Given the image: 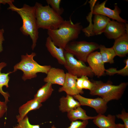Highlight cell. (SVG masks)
I'll return each mask as SVG.
<instances>
[{"instance_id": "obj_28", "label": "cell", "mask_w": 128, "mask_h": 128, "mask_svg": "<svg viewBox=\"0 0 128 128\" xmlns=\"http://www.w3.org/2000/svg\"><path fill=\"white\" fill-rule=\"evenodd\" d=\"M116 116L117 118L123 120L125 128H128V113L124 109H123L121 114L117 115Z\"/></svg>"}, {"instance_id": "obj_1", "label": "cell", "mask_w": 128, "mask_h": 128, "mask_svg": "<svg viewBox=\"0 0 128 128\" xmlns=\"http://www.w3.org/2000/svg\"><path fill=\"white\" fill-rule=\"evenodd\" d=\"M83 28L80 23H74L70 19L64 20L58 29L47 30V33L55 46L64 49L69 43L78 38Z\"/></svg>"}, {"instance_id": "obj_34", "label": "cell", "mask_w": 128, "mask_h": 128, "mask_svg": "<svg viewBox=\"0 0 128 128\" xmlns=\"http://www.w3.org/2000/svg\"><path fill=\"white\" fill-rule=\"evenodd\" d=\"M116 128H125L124 124L119 123L117 124Z\"/></svg>"}, {"instance_id": "obj_4", "label": "cell", "mask_w": 128, "mask_h": 128, "mask_svg": "<svg viewBox=\"0 0 128 128\" xmlns=\"http://www.w3.org/2000/svg\"><path fill=\"white\" fill-rule=\"evenodd\" d=\"M92 82L93 86L90 91V94L100 96L107 103L112 100L120 99L128 84V82H124L118 85H114L110 81L106 82L101 81Z\"/></svg>"}, {"instance_id": "obj_10", "label": "cell", "mask_w": 128, "mask_h": 128, "mask_svg": "<svg viewBox=\"0 0 128 128\" xmlns=\"http://www.w3.org/2000/svg\"><path fill=\"white\" fill-rule=\"evenodd\" d=\"M73 96L75 99L78 101L81 106H87L93 108L98 114H103L107 111V103L101 97L88 98L80 94Z\"/></svg>"}, {"instance_id": "obj_12", "label": "cell", "mask_w": 128, "mask_h": 128, "mask_svg": "<svg viewBox=\"0 0 128 128\" xmlns=\"http://www.w3.org/2000/svg\"><path fill=\"white\" fill-rule=\"evenodd\" d=\"M87 62L94 75L99 77L104 75L105 69L100 52L91 53L88 57Z\"/></svg>"}, {"instance_id": "obj_19", "label": "cell", "mask_w": 128, "mask_h": 128, "mask_svg": "<svg viewBox=\"0 0 128 128\" xmlns=\"http://www.w3.org/2000/svg\"><path fill=\"white\" fill-rule=\"evenodd\" d=\"M42 105L41 103L34 98L28 101L19 108V114L16 116L17 121L23 119L30 111L38 109Z\"/></svg>"}, {"instance_id": "obj_25", "label": "cell", "mask_w": 128, "mask_h": 128, "mask_svg": "<svg viewBox=\"0 0 128 128\" xmlns=\"http://www.w3.org/2000/svg\"><path fill=\"white\" fill-rule=\"evenodd\" d=\"M18 124L13 128H40L38 125H32L30 123L28 116H26L22 119L17 121Z\"/></svg>"}, {"instance_id": "obj_35", "label": "cell", "mask_w": 128, "mask_h": 128, "mask_svg": "<svg viewBox=\"0 0 128 128\" xmlns=\"http://www.w3.org/2000/svg\"><path fill=\"white\" fill-rule=\"evenodd\" d=\"M51 128H56L54 125H53L51 127Z\"/></svg>"}, {"instance_id": "obj_15", "label": "cell", "mask_w": 128, "mask_h": 128, "mask_svg": "<svg viewBox=\"0 0 128 128\" xmlns=\"http://www.w3.org/2000/svg\"><path fill=\"white\" fill-rule=\"evenodd\" d=\"M112 47L116 56L120 57L126 56L128 53V32L115 40Z\"/></svg>"}, {"instance_id": "obj_33", "label": "cell", "mask_w": 128, "mask_h": 128, "mask_svg": "<svg viewBox=\"0 0 128 128\" xmlns=\"http://www.w3.org/2000/svg\"><path fill=\"white\" fill-rule=\"evenodd\" d=\"M14 0H0V3H2L4 5L7 3L9 4L11 2H13Z\"/></svg>"}, {"instance_id": "obj_6", "label": "cell", "mask_w": 128, "mask_h": 128, "mask_svg": "<svg viewBox=\"0 0 128 128\" xmlns=\"http://www.w3.org/2000/svg\"><path fill=\"white\" fill-rule=\"evenodd\" d=\"M99 45L95 42L85 41H73L69 43L65 50L75 56L78 60L84 63L87 62L89 55L96 50L99 49Z\"/></svg>"}, {"instance_id": "obj_9", "label": "cell", "mask_w": 128, "mask_h": 128, "mask_svg": "<svg viewBox=\"0 0 128 128\" xmlns=\"http://www.w3.org/2000/svg\"><path fill=\"white\" fill-rule=\"evenodd\" d=\"M107 1V0L105 1L101 4L97 3L92 9V14L94 15H101L111 18L112 20H116L119 22L127 23V20L120 17L119 14L121 10L118 6L115 5L114 9L113 10L106 7L105 5Z\"/></svg>"}, {"instance_id": "obj_22", "label": "cell", "mask_w": 128, "mask_h": 128, "mask_svg": "<svg viewBox=\"0 0 128 128\" xmlns=\"http://www.w3.org/2000/svg\"><path fill=\"white\" fill-rule=\"evenodd\" d=\"M67 116L71 122L80 119L83 120L93 119L94 117L90 116L87 115L86 111L80 106L78 107L67 112Z\"/></svg>"}, {"instance_id": "obj_5", "label": "cell", "mask_w": 128, "mask_h": 128, "mask_svg": "<svg viewBox=\"0 0 128 128\" xmlns=\"http://www.w3.org/2000/svg\"><path fill=\"white\" fill-rule=\"evenodd\" d=\"M36 55V54L34 52H32L30 55L26 53L25 55H22L21 61L14 66L13 72L18 70L22 71L23 74L22 79L24 81L36 78L37 73H38L47 74L51 68V66L41 65L39 64L33 59Z\"/></svg>"}, {"instance_id": "obj_31", "label": "cell", "mask_w": 128, "mask_h": 128, "mask_svg": "<svg viewBox=\"0 0 128 128\" xmlns=\"http://www.w3.org/2000/svg\"><path fill=\"white\" fill-rule=\"evenodd\" d=\"M85 76H83L77 78L76 80V85L78 88L81 90H83L82 84Z\"/></svg>"}, {"instance_id": "obj_32", "label": "cell", "mask_w": 128, "mask_h": 128, "mask_svg": "<svg viewBox=\"0 0 128 128\" xmlns=\"http://www.w3.org/2000/svg\"><path fill=\"white\" fill-rule=\"evenodd\" d=\"M4 31L3 28L0 30V52H1L3 50V48L2 46L3 42L4 41L3 34Z\"/></svg>"}, {"instance_id": "obj_36", "label": "cell", "mask_w": 128, "mask_h": 128, "mask_svg": "<svg viewBox=\"0 0 128 128\" xmlns=\"http://www.w3.org/2000/svg\"></svg>"}, {"instance_id": "obj_21", "label": "cell", "mask_w": 128, "mask_h": 128, "mask_svg": "<svg viewBox=\"0 0 128 128\" xmlns=\"http://www.w3.org/2000/svg\"><path fill=\"white\" fill-rule=\"evenodd\" d=\"M52 85L50 82L46 83L37 91L34 98L41 103L46 101L50 97L54 91Z\"/></svg>"}, {"instance_id": "obj_30", "label": "cell", "mask_w": 128, "mask_h": 128, "mask_svg": "<svg viewBox=\"0 0 128 128\" xmlns=\"http://www.w3.org/2000/svg\"><path fill=\"white\" fill-rule=\"evenodd\" d=\"M7 103L5 101L0 100V118H2L6 112L7 110Z\"/></svg>"}, {"instance_id": "obj_20", "label": "cell", "mask_w": 128, "mask_h": 128, "mask_svg": "<svg viewBox=\"0 0 128 128\" xmlns=\"http://www.w3.org/2000/svg\"><path fill=\"white\" fill-rule=\"evenodd\" d=\"M7 64L4 62L0 63V93L4 97L5 102L6 103L9 101V98L10 97L9 93L4 92L2 89V87L5 86L6 88L9 87L8 83L10 77L9 75L13 73V72H10L6 73H1V70L3 68L7 66Z\"/></svg>"}, {"instance_id": "obj_2", "label": "cell", "mask_w": 128, "mask_h": 128, "mask_svg": "<svg viewBox=\"0 0 128 128\" xmlns=\"http://www.w3.org/2000/svg\"><path fill=\"white\" fill-rule=\"evenodd\" d=\"M9 5L8 9L16 12L21 17L23 24L20 30L23 35L30 36L32 41L31 48L33 50L39 37L38 28L34 6L24 4L22 7L19 8L15 6L13 3Z\"/></svg>"}, {"instance_id": "obj_29", "label": "cell", "mask_w": 128, "mask_h": 128, "mask_svg": "<svg viewBox=\"0 0 128 128\" xmlns=\"http://www.w3.org/2000/svg\"><path fill=\"white\" fill-rule=\"evenodd\" d=\"M93 86V83L90 81L88 77L85 76L82 84V89H88L90 91Z\"/></svg>"}, {"instance_id": "obj_23", "label": "cell", "mask_w": 128, "mask_h": 128, "mask_svg": "<svg viewBox=\"0 0 128 128\" xmlns=\"http://www.w3.org/2000/svg\"><path fill=\"white\" fill-rule=\"evenodd\" d=\"M99 49L104 63H108L113 64L114 63V58L116 55L112 47L107 48L104 45H99Z\"/></svg>"}, {"instance_id": "obj_8", "label": "cell", "mask_w": 128, "mask_h": 128, "mask_svg": "<svg viewBox=\"0 0 128 128\" xmlns=\"http://www.w3.org/2000/svg\"><path fill=\"white\" fill-rule=\"evenodd\" d=\"M110 20V18L106 16L100 14L95 15L93 24L90 23L88 27L83 28L82 31L87 37L101 34L104 32Z\"/></svg>"}, {"instance_id": "obj_3", "label": "cell", "mask_w": 128, "mask_h": 128, "mask_svg": "<svg viewBox=\"0 0 128 128\" xmlns=\"http://www.w3.org/2000/svg\"><path fill=\"white\" fill-rule=\"evenodd\" d=\"M38 29L55 30L58 28L64 20L48 5L43 6L36 2L34 6Z\"/></svg>"}, {"instance_id": "obj_27", "label": "cell", "mask_w": 128, "mask_h": 128, "mask_svg": "<svg viewBox=\"0 0 128 128\" xmlns=\"http://www.w3.org/2000/svg\"><path fill=\"white\" fill-rule=\"evenodd\" d=\"M88 123L87 120L82 121L76 120L72 121L70 126L65 128H86Z\"/></svg>"}, {"instance_id": "obj_17", "label": "cell", "mask_w": 128, "mask_h": 128, "mask_svg": "<svg viewBox=\"0 0 128 128\" xmlns=\"http://www.w3.org/2000/svg\"><path fill=\"white\" fill-rule=\"evenodd\" d=\"M116 116L109 114L107 116L99 114L94 116L93 122L99 128H116Z\"/></svg>"}, {"instance_id": "obj_11", "label": "cell", "mask_w": 128, "mask_h": 128, "mask_svg": "<svg viewBox=\"0 0 128 128\" xmlns=\"http://www.w3.org/2000/svg\"><path fill=\"white\" fill-rule=\"evenodd\" d=\"M128 31V24L112 20L108 23L104 32L107 37L115 40Z\"/></svg>"}, {"instance_id": "obj_26", "label": "cell", "mask_w": 128, "mask_h": 128, "mask_svg": "<svg viewBox=\"0 0 128 128\" xmlns=\"http://www.w3.org/2000/svg\"><path fill=\"white\" fill-rule=\"evenodd\" d=\"M46 1L48 5H50L51 8L59 14L61 15L63 13L64 10L60 6L61 0H46Z\"/></svg>"}, {"instance_id": "obj_14", "label": "cell", "mask_w": 128, "mask_h": 128, "mask_svg": "<svg viewBox=\"0 0 128 128\" xmlns=\"http://www.w3.org/2000/svg\"><path fill=\"white\" fill-rule=\"evenodd\" d=\"M47 75L46 76L44 79V82L62 86L63 85L65 80L66 73L63 69L51 67Z\"/></svg>"}, {"instance_id": "obj_13", "label": "cell", "mask_w": 128, "mask_h": 128, "mask_svg": "<svg viewBox=\"0 0 128 128\" xmlns=\"http://www.w3.org/2000/svg\"><path fill=\"white\" fill-rule=\"evenodd\" d=\"M77 76L73 75L68 73H66V77L63 85L59 88L58 91L65 92L67 94L73 96L84 93L83 90L78 89L76 85Z\"/></svg>"}, {"instance_id": "obj_24", "label": "cell", "mask_w": 128, "mask_h": 128, "mask_svg": "<svg viewBox=\"0 0 128 128\" xmlns=\"http://www.w3.org/2000/svg\"><path fill=\"white\" fill-rule=\"evenodd\" d=\"M125 67L121 69L117 70L114 68H111L108 69H105V71L106 74L109 75H113L117 74L123 76L128 75V59L125 60Z\"/></svg>"}, {"instance_id": "obj_16", "label": "cell", "mask_w": 128, "mask_h": 128, "mask_svg": "<svg viewBox=\"0 0 128 128\" xmlns=\"http://www.w3.org/2000/svg\"><path fill=\"white\" fill-rule=\"evenodd\" d=\"M45 45L50 54L57 59L59 64L64 65L65 64L64 49L55 46L48 36L46 38Z\"/></svg>"}, {"instance_id": "obj_18", "label": "cell", "mask_w": 128, "mask_h": 128, "mask_svg": "<svg viewBox=\"0 0 128 128\" xmlns=\"http://www.w3.org/2000/svg\"><path fill=\"white\" fill-rule=\"evenodd\" d=\"M59 101V109L63 113L68 112L81 106L79 102L75 100L73 96L68 94L66 96L62 97Z\"/></svg>"}, {"instance_id": "obj_7", "label": "cell", "mask_w": 128, "mask_h": 128, "mask_svg": "<svg viewBox=\"0 0 128 128\" xmlns=\"http://www.w3.org/2000/svg\"><path fill=\"white\" fill-rule=\"evenodd\" d=\"M64 54L66 63L64 66L68 73L78 78L83 76L93 77L94 75L91 69L84 63L77 59L73 55L65 50Z\"/></svg>"}]
</instances>
